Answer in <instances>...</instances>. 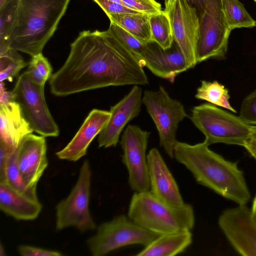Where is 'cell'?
Returning <instances> with one entry per match:
<instances>
[{
    "label": "cell",
    "instance_id": "cell-1",
    "mask_svg": "<svg viewBox=\"0 0 256 256\" xmlns=\"http://www.w3.org/2000/svg\"><path fill=\"white\" fill-rule=\"evenodd\" d=\"M62 66L49 80L58 96L109 86L146 85L148 77L130 48L109 28L83 30Z\"/></svg>",
    "mask_w": 256,
    "mask_h": 256
},
{
    "label": "cell",
    "instance_id": "cell-2",
    "mask_svg": "<svg viewBox=\"0 0 256 256\" xmlns=\"http://www.w3.org/2000/svg\"><path fill=\"white\" fill-rule=\"evenodd\" d=\"M174 158L191 172L198 184L238 204H246L250 201V192L237 163L210 150L204 141L194 145L177 141Z\"/></svg>",
    "mask_w": 256,
    "mask_h": 256
},
{
    "label": "cell",
    "instance_id": "cell-3",
    "mask_svg": "<svg viewBox=\"0 0 256 256\" xmlns=\"http://www.w3.org/2000/svg\"><path fill=\"white\" fill-rule=\"evenodd\" d=\"M70 0H18L10 48L33 57L42 53L56 30Z\"/></svg>",
    "mask_w": 256,
    "mask_h": 256
},
{
    "label": "cell",
    "instance_id": "cell-4",
    "mask_svg": "<svg viewBox=\"0 0 256 256\" xmlns=\"http://www.w3.org/2000/svg\"><path fill=\"white\" fill-rule=\"evenodd\" d=\"M128 216L142 228L159 234L191 230L195 222L190 204H169L150 190L136 192L133 194Z\"/></svg>",
    "mask_w": 256,
    "mask_h": 256
},
{
    "label": "cell",
    "instance_id": "cell-5",
    "mask_svg": "<svg viewBox=\"0 0 256 256\" xmlns=\"http://www.w3.org/2000/svg\"><path fill=\"white\" fill-rule=\"evenodd\" d=\"M190 118L209 146L222 143L244 147L252 128L239 116L210 103L194 106Z\"/></svg>",
    "mask_w": 256,
    "mask_h": 256
},
{
    "label": "cell",
    "instance_id": "cell-6",
    "mask_svg": "<svg viewBox=\"0 0 256 256\" xmlns=\"http://www.w3.org/2000/svg\"><path fill=\"white\" fill-rule=\"evenodd\" d=\"M160 235L121 214L100 224L96 233L86 240V244L93 256H102L129 245L146 246Z\"/></svg>",
    "mask_w": 256,
    "mask_h": 256
},
{
    "label": "cell",
    "instance_id": "cell-7",
    "mask_svg": "<svg viewBox=\"0 0 256 256\" xmlns=\"http://www.w3.org/2000/svg\"><path fill=\"white\" fill-rule=\"evenodd\" d=\"M91 182V168L86 160L80 168L78 180L70 193L56 207L57 230L72 226L83 232L96 228L89 209Z\"/></svg>",
    "mask_w": 256,
    "mask_h": 256
},
{
    "label": "cell",
    "instance_id": "cell-8",
    "mask_svg": "<svg viewBox=\"0 0 256 256\" xmlns=\"http://www.w3.org/2000/svg\"><path fill=\"white\" fill-rule=\"evenodd\" d=\"M142 102L155 124L160 146L170 158H174L178 125L188 116L183 104L172 98L162 86L156 90H146Z\"/></svg>",
    "mask_w": 256,
    "mask_h": 256
},
{
    "label": "cell",
    "instance_id": "cell-9",
    "mask_svg": "<svg viewBox=\"0 0 256 256\" xmlns=\"http://www.w3.org/2000/svg\"><path fill=\"white\" fill-rule=\"evenodd\" d=\"M44 87L33 82L24 72L18 76L12 92L34 132L45 137L58 136L60 129L46 104Z\"/></svg>",
    "mask_w": 256,
    "mask_h": 256
},
{
    "label": "cell",
    "instance_id": "cell-10",
    "mask_svg": "<svg viewBox=\"0 0 256 256\" xmlns=\"http://www.w3.org/2000/svg\"><path fill=\"white\" fill-rule=\"evenodd\" d=\"M150 132L136 125H128L122 134L120 145L122 162L127 168L128 184L136 192L150 190L146 154Z\"/></svg>",
    "mask_w": 256,
    "mask_h": 256
},
{
    "label": "cell",
    "instance_id": "cell-11",
    "mask_svg": "<svg viewBox=\"0 0 256 256\" xmlns=\"http://www.w3.org/2000/svg\"><path fill=\"white\" fill-rule=\"evenodd\" d=\"M164 10L170 20L174 41L182 50L190 68L198 63L196 48L200 20L196 9L186 0H168Z\"/></svg>",
    "mask_w": 256,
    "mask_h": 256
},
{
    "label": "cell",
    "instance_id": "cell-12",
    "mask_svg": "<svg viewBox=\"0 0 256 256\" xmlns=\"http://www.w3.org/2000/svg\"><path fill=\"white\" fill-rule=\"evenodd\" d=\"M218 224L234 250L243 256H256V220L251 208L238 204L225 210Z\"/></svg>",
    "mask_w": 256,
    "mask_h": 256
},
{
    "label": "cell",
    "instance_id": "cell-13",
    "mask_svg": "<svg viewBox=\"0 0 256 256\" xmlns=\"http://www.w3.org/2000/svg\"><path fill=\"white\" fill-rule=\"evenodd\" d=\"M200 34L196 48L197 63L210 58H224L230 30L222 14L206 10L199 18Z\"/></svg>",
    "mask_w": 256,
    "mask_h": 256
},
{
    "label": "cell",
    "instance_id": "cell-14",
    "mask_svg": "<svg viewBox=\"0 0 256 256\" xmlns=\"http://www.w3.org/2000/svg\"><path fill=\"white\" fill-rule=\"evenodd\" d=\"M142 66H146L154 74L174 82L176 76L190 68L180 48L174 41L164 50L152 42L146 44L136 57Z\"/></svg>",
    "mask_w": 256,
    "mask_h": 256
},
{
    "label": "cell",
    "instance_id": "cell-15",
    "mask_svg": "<svg viewBox=\"0 0 256 256\" xmlns=\"http://www.w3.org/2000/svg\"><path fill=\"white\" fill-rule=\"evenodd\" d=\"M45 136L32 134L26 136L16 148L18 168L26 186L36 190L48 165Z\"/></svg>",
    "mask_w": 256,
    "mask_h": 256
},
{
    "label": "cell",
    "instance_id": "cell-16",
    "mask_svg": "<svg viewBox=\"0 0 256 256\" xmlns=\"http://www.w3.org/2000/svg\"><path fill=\"white\" fill-rule=\"evenodd\" d=\"M142 103V90L134 85L122 100L111 106L110 118L98 136L99 148L116 146L124 126L139 114Z\"/></svg>",
    "mask_w": 256,
    "mask_h": 256
},
{
    "label": "cell",
    "instance_id": "cell-17",
    "mask_svg": "<svg viewBox=\"0 0 256 256\" xmlns=\"http://www.w3.org/2000/svg\"><path fill=\"white\" fill-rule=\"evenodd\" d=\"M110 114L108 110H91L72 140L56 153L58 158L74 162L84 156L91 142L107 124Z\"/></svg>",
    "mask_w": 256,
    "mask_h": 256
},
{
    "label": "cell",
    "instance_id": "cell-18",
    "mask_svg": "<svg viewBox=\"0 0 256 256\" xmlns=\"http://www.w3.org/2000/svg\"><path fill=\"white\" fill-rule=\"evenodd\" d=\"M148 166L152 192L162 201L174 206L184 204L177 184L159 151L148 154Z\"/></svg>",
    "mask_w": 256,
    "mask_h": 256
},
{
    "label": "cell",
    "instance_id": "cell-19",
    "mask_svg": "<svg viewBox=\"0 0 256 256\" xmlns=\"http://www.w3.org/2000/svg\"><path fill=\"white\" fill-rule=\"evenodd\" d=\"M33 132L16 102L0 103V141L16 148L23 139Z\"/></svg>",
    "mask_w": 256,
    "mask_h": 256
},
{
    "label": "cell",
    "instance_id": "cell-20",
    "mask_svg": "<svg viewBox=\"0 0 256 256\" xmlns=\"http://www.w3.org/2000/svg\"><path fill=\"white\" fill-rule=\"evenodd\" d=\"M0 209L6 215L20 220H32L39 216L42 206L16 190L6 182H0Z\"/></svg>",
    "mask_w": 256,
    "mask_h": 256
},
{
    "label": "cell",
    "instance_id": "cell-21",
    "mask_svg": "<svg viewBox=\"0 0 256 256\" xmlns=\"http://www.w3.org/2000/svg\"><path fill=\"white\" fill-rule=\"evenodd\" d=\"M190 230L160 234L136 256H174L183 252L192 244Z\"/></svg>",
    "mask_w": 256,
    "mask_h": 256
},
{
    "label": "cell",
    "instance_id": "cell-22",
    "mask_svg": "<svg viewBox=\"0 0 256 256\" xmlns=\"http://www.w3.org/2000/svg\"><path fill=\"white\" fill-rule=\"evenodd\" d=\"M107 16L110 22L119 26L142 43L152 42L150 16L140 13L111 14Z\"/></svg>",
    "mask_w": 256,
    "mask_h": 256
},
{
    "label": "cell",
    "instance_id": "cell-23",
    "mask_svg": "<svg viewBox=\"0 0 256 256\" xmlns=\"http://www.w3.org/2000/svg\"><path fill=\"white\" fill-rule=\"evenodd\" d=\"M195 97L232 112H236V110L230 104L228 90L218 81H202L200 86L197 89Z\"/></svg>",
    "mask_w": 256,
    "mask_h": 256
},
{
    "label": "cell",
    "instance_id": "cell-24",
    "mask_svg": "<svg viewBox=\"0 0 256 256\" xmlns=\"http://www.w3.org/2000/svg\"><path fill=\"white\" fill-rule=\"evenodd\" d=\"M220 2L226 23L230 30L256 26V22L238 0H220Z\"/></svg>",
    "mask_w": 256,
    "mask_h": 256
},
{
    "label": "cell",
    "instance_id": "cell-25",
    "mask_svg": "<svg viewBox=\"0 0 256 256\" xmlns=\"http://www.w3.org/2000/svg\"><path fill=\"white\" fill-rule=\"evenodd\" d=\"M18 0H10L0 8V54L10 48L18 18Z\"/></svg>",
    "mask_w": 256,
    "mask_h": 256
},
{
    "label": "cell",
    "instance_id": "cell-26",
    "mask_svg": "<svg viewBox=\"0 0 256 256\" xmlns=\"http://www.w3.org/2000/svg\"><path fill=\"white\" fill-rule=\"evenodd\" d=\"M152 42L164 50L170 48L174 42L170 18L164 10L150 16Z\"/></svg>",
    "mask_w": 256,
    "mask_h": 256
},
{
    "label": "cell",
    "instance_id": "cell-27",
    "mask_svg": "<svg viewBox=\"0 0 256 256\" xmlns=\"http://www.w3.org/2000/svg\"><path fill=\"white\" fill-rule=\"evenodd\" d=\"M18 51L10 48L0 54V81H12L22 69L28 65Z\"/></svg>",
    "mask_w": 256,
    "mask_h": 256
},
{
    "label": "cell",
    "instance_id": "cell-28",
    "mask_svg": "<svg viewBox=\"0 0 256 256\" xmlns=\"http://www.w3.org/2000/svg\"><path fill=\"white\" fill-rule=\"evenodd\" d=\"M16 148L11 154L7 162L6 183L23 194L33 200H38L36 190L28 188L20 172L16 161Z\"/></svg>",
    "mask_w": 256,
    "mask_h": 256
},
{
    "label": "cell",
    "instance_id": "cell-29",
    "mask_svg": "<svg viewBox=\"0 0 256 256\" xmlns=\"http://www.w3.org/2000/svg\"><path fill=\"white\" fill-rule=\"evenodd\" d=\"M110 28L115 34L132 51L136 57L140 54L146 44L142 43L119 26L110 22Z\"/></svg>",
    "mask_w": 256,
    "mask_h": 256
},
{
    "label": "cell",
    "instance_id": "cell-30",
    "mask_svg": "<svg viewBox=\"0 0 256 256\" xmlns=\"http://www.w3.org/2000/svg\"><path fill=\"white\" fill-rule=\"evenodd\" d=\"M239 116L250 125H256V88L242 100Z\"/></svg>",
    "mask_w": 256,
    "mask_h": 256
},
{
    "label": "cell",
    "instance_id": "cell-31",
    "mask_svg": "<svg viewBox=\"0 0 256 256\" xmlns=\"http://www.w3.org/2000/svg\"><path fill=\"white\" fill-rule=\"evenodd\" d=\"M126 6L136 11L149 16L162 11L160 3L156 0H122Z\"/></svg>",
    "mask_w": 256,
    "mask_h": 256
},
{
    "label": "cell",
    "instance_id": "cell-32",
    "mask_svg": "<svg viewBox=\"0 0 256 256\" xmlns=\"http://www.w3.org/2000/svg\"><path fill=\"white\" fill-rule=\"evenodd\" d=\"M104 11L106 15L111 14H138L140 12L124 4L110 0H94Z\"/></svg>",
    "mask_w": 256,
    "mask_h": 256
},
{
    "label": "cell",
    "instance_id": "cell-33",
    "mask_svg": "<svg viewBox=\"0 0 256 256\" xmlns=\"http://www.w3.org/2000/svg\"><path fill=\"white\" fill-rule=\"evenodd\" d=\"M196 10L199 18L206 10L222 13L220 0H186Z\"/></svg>",
    "mask_w": 256,
    "mask_h": 256
},
{
    "label": "cell",
    "instance_id": "cell-34",
    "mask_svg": "<svg viewBox=\"0 0 256 256\" xmlns=\"http://www.w3.org/2000/svg\"><path fill=\"white\" fill-rule=\"evenodd\" d=\"M18 252L22 256H61L62 254L56 250H46L28 245H20Z\"/></svg>",
    "mask_w": 256,
    "mask_h": 256
},
{
    "label": "cell",
    "instance_id": "cell-35",
    "mask_svg": "<svg viewBox=\"0 0 256 256\" xmlns=\"http://www.w3.org/2000/svg\"><path fill=\"white\" fill-rule=\"evenodd\" d=\"M30 62L36 67L46 80L50 78L52 75V68L48 59L42 55V53L32 57Z\"/></svg>",
    "mask_w": 256,
    "mask_h": 256
},
{
    "label": "cell",
    "instance_id": "cell-36",
    "mask_svg": "<svg viewBox=\"0 0 256 256\" xmlns=\"http://www.w3.org/2000/svg\"><path fill=\"white\" fill-rule=\"evenodd\" d=\"M16 148L0 141V182H6V168L8 160Z\"/></svg>",
    "mask_w": 256,
    "mask_h": 256
},
{
    "label": "cell",
    "instance_id": "cell-37",
    "mask_svg": "<svg viewBox=\"0 0 256 256\" xmlns=\"http://www.w3.org/2000/svg\"><path fill=\"white\" fill-rule=\"evenodd\" d=\"M244 147L256 160V125H252L251 132Z\"/></svg>",
    "mask_w": 256,
    "mask_h": 256
},
{
    "label": "cell",
    "instance_id": "cell-38",
    "mask_svg": "<svg viewBox=\"0 0 256 256\" xmlns=\"http://www.w3.org/2000/svg\"><path fill=\"white\" fill-rule=\"evenodd\" d=\"M25 72L33 82L37 84L44 86L47 80L32 64L28 62V68Z\"/></svg>",
    "mask_w": 256,
    "mask_h": 256
},
{
    "label": "cell",
    "instance_id": "cell-39",
    "mask_svg": "<svg viewBox=\"0 0 256 256\" xmlns=\"http://www.w3.org/2000/svg\"><path fill=\"white\" fill-rule=\"evenodd\" d=\"M14 97L12 92L6 90L4 84L0 82V103H5L11 101H14Z\"/></svg>",
    "mask_w": 256,
    "mask_h": 256
},
{
    "label": "cell",
    "instance_id": "cell-40",
    "mask_svg": "<svg viewBox=\"0 0 256 256\" xmlns=\"http://www.w3.org/2000/svg\"><path fill=\"white\" fill-rule=\"evenodd\" d=\"M253 216L254 218L256 220V196H255L253 202H252V206L251 208Z\"/></svg>",
    "mask_w": 256,
    "mask_h": 256
},
{
    "label": "cell",
    "instance_id": "cell-41",
    "mask_svg": "<svg viewBox=\"0 0 256 256\" xmlns=\"http://www.w3.org/2000/svg\"><path fill=\"white\" fill-rule=\"evenodd\" d=\"M10 0H0V8L4 6L5 4H6Z\"/></svg>",
    "mask_w": 256,
    "mask_h": 256
},
{
    "label": "cell",
    "instance_id": "cell-42",
    "mask_svg": "<svg viewBox=\"0 0 256 256\" xmlns=\"http://www.w3.org/2000/svg\"><path fill=\"white\" fill-rule=\"evenodd\" d=\"M5 255V252L4 249L2 248V244H0V256H4Z\"/></svg>",
    "mask_w": 256,
    "mask_h": 256
},
{
    "label": "cell",
    "instance_id": "cell-43",
    "mask_svg": "<svg viewBox=\"0 0 256 256\" xmlns=\"http://www.w3.org/2000/svg\"><path fill=\"white\" fill-rule=\"evenodd\" d=\"M164 0V3H165V2H167L168 0Z\"/></svg>",
    "mask_w": 256,
    "mask_h": 256
},
{
    "label": "cell",
    "instance_id": "cell-44",
    "mask_svg": "<svg viewBox=\"0 0 256 256\" xmlns=\"http://www.w3.org/2000/svg\"><path fill=\"white\" fill-rule=\"evenodd\" d=\"M254 2L256 3V0H254Z\"/></svg>",
    "mask_w": 256,
    "mask_h": 256
}]
</instances>
